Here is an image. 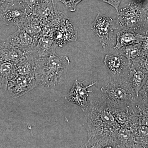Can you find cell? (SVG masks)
Here are the masks:
<instances>
[{
  "mask_svg": "<svg viewBox=\"0 0 148 148\" xmlns=\"http://www.w3.org/2000/svg\"><path fill=\"white\" fill-rule=\"evenodd\" d=\"M83 123L87 132L84 148L114 147L116 137L121 126L110 108L103 100L92 99Z\"/></svg>",
  "mask_w": 148,
  "mask_h": 148,
  "instance_id": "1",
  "label": "cell"
},
{
  "mask_svg": "<svg viewBox=\"0 0 148 148\" xmlns=\"http://www.w3.org/2000/svg\"><path fill=\"white\" fill-rule=\"evenodd\" d=\"M70 64L69 57L56 53L46 56L36 57L35 77L38 85L51 88L65 82Z\"/></svg>",
  "mask_w": 148,
  "mask_h": 148,
  "instance_id": "2",
  "label": "cell"
},
{
  "mask_svg": "<svg viewBox=\"0 0 148 148\" xmlns=\"http://www.w3.org/2000/svg\"><path fill=\"white\" fill-rule=\"evenodd\" d=\"M101 90L102 100L110 108H126L137 101L138 96L127 79L110 78Z\"/></svg>",
  "mask_w": 148,
  "mask_h": 148,
  "instance_id": "3",
  "label": "cell"
},
{
  "mask_svg": "<svg viewBox=\"0 0 148 148\" xmlns=\"http://www.w3.org/2000/svg\"><path fill=\"white\" fill-rule=\"evenodd\" d=\"M143 1L137 0L130 2L119 10L117 14L118 21L123 29H130L135 32L144 33L147 23V16L143 8Z\"/></svg>",
  "mask_w": 148,
  "mask_h": 148,
  "instance_id": "4",
  "label": "cell"
},
{
  "mask_svg": "<svg viewBox=\"0 0 148 148\" xmlns=\"http://www.w3.org/2000/svg\"><path fill=\"white\" fill-rule=\"evenodd\" d=\"M91 27L103 48L113 46L117 31L112 18L98 13Z\"/></svg>",
  "mask_w": 148,
  "mask_h": 148,
  "instance_id": "5",
  "label": "cell"
},
{
  "mask_svg": "<svg viewBox=\"0 0 148 148\" xmlns=\"http://www.w3.org/2000/svg\"><path fill=\"white\" fill-rule=\"evenodd\" d=\"M28 13L18 0H14L0 6V22L5 25H13L21 28Z\"/></svg>",
  "mask_w": 148,
  "mask_h": 148,
  "instance_id": "6",
  "label": "cell"
},
{
  "mask_svg": "<svg viewBox=\"0 0 148 148\" xmlns=\"http://www.w3.org/2000/svg\"><path fill=\"white\" fill-rule=\"evenodd\" d=\"M37 85L35 75L18 74L9 82L7 89L11 96L17 98L25 95Z\"/></svg>",
  "mask_w": 148,
  "mask_h": 148,
  "instance_id": "7",
  "label": "cell"
},
{
  "mask_svg": "<svg viewBox=\"0 0 148 148\" xmlns=\"http://www.w3.org/2000/svg\"><path fill=\"white\" fill-rule=\"evenodd\" d=\"M104 64L113 79H127L129 73L128 60L119 54H106Z\"/></svg>",
  "mask_w": 148,
  "mask_h": 148,
  "instance_id": "8",
  "label": "cell"
},
{
  "mask_svg": "<svg viewBox=\"0 0 148 148\" xmlns=\"http://www.w3.org/2000/svg\"><path fill=\"white\" fill-rule=\"evenodd\" d=\"M84 82L85 80H75L65 98L68 102L76 104L83 112H85L87 110L88 107L87 101V98L89 96L88 93L92 92L91 90H88L87 89L96 84L97 82L92 83L85 86L83 85Z\"/></svg>",
  "mask_w": 148,
  "mask_h": 148,
  "instance_id": "9",
  "label": "cell"
},
{
  "mask_svg": "<svg viewBox=\"0 0 148 148\" xmlns=\"http://www.w3.org/2000/svg\"><path fill=\"white\" fill-rule=\"evenodd\" d=\"M37 40L35 39L24 29L18 30L8 37L7 41L24 53L35 52Z\"/></svg>",
  "mask_w": 148,
  "mask_h": 148,
  "instance_id": "10",
  "label": "cell"
},
{
  "mask_svg": "<svg viewBox=\"0 0 148 148\" xmlns=\"http://www.w3.org/2000/svg\"><path fill=\"white\" fill-rule=\"evenodd\" d=\"M77 27L74 25L69 18L65 16L59 23L56 32V43L61 47L67 43L76 41L77 39Z\"/></svg>",
  "mask_w": 148,
  "mask_h": 148,
  "instance_id": "11",
  "label": "cell"
},
{
  "mask_svg": "<svg viewBox=\"0 0 148 148\" xmlns=\"http://www.w3.org/2000/svg\"><path fill=\"white\" fill-rule=\"evenodd\" d=\"M128 64L129 73L127 81L138 97L139 91L148 79V71L131 61H128Z\"/></svg>",
  "mask_w": 148,
  "mask_h": 148,
  "instance_id": "12",
  "label": "cell"
},
{
  "mask_svg": "<svg viewBox=\"0 0 148 148\" xmlns=\"http://www.w3.org/2000/svg\"><path fill=\"white\" fill-rule=\"evenodd\" d=\"M145 38V35L136 33L133 30L123 29L117 32L116 44L114 49L117 50L125 46L142 42Z\"/></svg>",
  "mask_w": 148,
  "mask_h": 148,
  "instance_id": "13",
  "label": "cell"
},
{
  "mask_svg": "<svg viewBox=\"0 0 148 148\" xmlns=\"http://www.w3.org/2000/svg\"><path fill=\"white\" fill-rule=\"evenodd\" d=\"M25 53L8 41L0 43V60L16 64Z\"/></svg>",
  "mask_w": 148,
  "mask_h": 148,
  "instance_id": "14",
  "label": "cell"
},
{
  "mask_svg": "<svg viewBox=\"0 0 148 148\" xmlns=\"http://www.w3.org/2000/svg\"><path fill=\"white\" fill-rule=\"evenodd\" d=\"M58 45L48 36H41L37 40L35 51L38 57L42 58L55 53Z\"/></svg>",
  "mask_w": 148,
  "mask_h": 148,
  "instance_id": "15",
  "label": "cell"
},
{
  "mask_svg": "<svg viewBox=\"0 0 148 148\" xmlns=\"http://www.w3.org/2000/svg\"><path fill=\"white\" fill-rule=\"evenodd\" d=\"M17 75L15 64L0 60V89L7 90L9 82Z\"/></svg>",
  "mask_w": 148,
  "mask_h": 148,
  "instance_id": "16",
  "label": "cell"
},
{
  "mask_svg": "<svg viewBox=\"0 0 148 148\" xmlns=\"http://www.w3.org/2000/svg\"><path fill=\"white\" fill-rule=\"evenodd\" d=\"M34 52L25 53L21 60L15 64L17 74L24 75H35L36 57L34 55Z\"/></svg>",
  "mask_w": 148,
  "mask_h": 148,
  "instance_id": "17",
  "label": "cell"
},
{
  "mask_svg": "<svg viewBox=\"0 0 148 148\" xmlns=\"http://www.w3.org/2000/svg\"><path fill=\"white\" fill-rule=\"evenodd\" d=\"M20 29H24L35 39L38 40L42 32V27L39 20L33 14H28L27 19Z\"/></svg>",
  "mask_w": 148,
  "mask_h": 148,
  "instance_id": "18",
  "label": "cell"
},
{
  "mask_svg": "<svg viewBox=\"0 0 148 148\" xmlns=\"http://www.w3.org/2000/svg\"><path fill=\"white\" fill-rule=\"evenodd\" d=\"M132 147L148 148V127L139 125L132 130Z\"/></svg>",
  "mask_w": 148,
  "mask_h": 148,
  "instance_id": "19",
  "label": "cell"
},
{
  "mask_svg": "<svg viewBox=\"0 0 148 148\" xmlns=\"http://www.w3.org/2000/svg\"><path fill=\"white\" fill-rule=\"evenodd\" d=\"M142 42L125 46L118 49V54L131 60L141 56Z\"/></svg>",
  "mask_w": 148,
  "mask_h": 148,
  "instance_id": "20",
  "label": "cell"
},
{
  "mask_svg": "<svg viewBox=\"0 0 148 148\" xmlns=\"http://www.w3.org/2000/svg\"><path fill=\"white\" fill-rule=\"evenodd\" d=\"M137 101L141 105L148 108V79L139 91Z\"/></svg>",
  "mask_w": 148,
  "mask_h": 148,
  "instance_id": "21",
  "label": "cell"
},
{
  "mask_svg": "<svg viewBox=\"0 0 148 148\" xmlns=\"http://www.w3.org/2000/svg\"><path fill=\"white\" fill-rule=\"evenodd\" d=\"M141 57H148V36H145V38L142 42Z\"/></svg>",
  "mask_w": 148,
  "mask_h": 148,
  "instance_id": "22",
  "label": "cell"
},
{
  "mask_svg": "<svg viewBox=\"0 0 148 148\" xmlns=\"http://www.w3.org/2000/svg\"><path fill=\"white\" fill-rule=\"evenodd\" d=\"M134 60L140 66L148 71V57H140L134 58Z\"/></svg>",
  "mask_w": 148,
  "mask_h": 148,
  "instance_id": "23",
  "label": "cell"
},
{
  "mask_svg": "<svg viewBox=\"0 0 148 148\" xmlns=\"http://www.w3.org/2000/svg\"><path fill=\"white\" fill-rule=\"evenodd\" d=\"M99 1L107 3L112 6L116 10L117 12H118L119 11V7L122 0H99Z\"/></svg>",
  "mask_w": 148,
  "mask_h": 148,
  "instance_id": "24",
  "label": "cell"
},
{
  "mask_svg": "<svg viewBox=\"0 0 148 148\" xmlns=\"http://www.w3.org/2000/svg\"><path fill=\"white\" fill-rule=\"evenodd\" d=\"M143 8H144V10L145 11L146 16H147V23H146V24L148 23V3L146 5L143 6Z\"/></svg>",
  "mask_w": 148,
  "mask_h": 148,
  "instance_id": "25",
  "label": "cell"
},
{
  "mask_svg": "<svg viewBox=\"0 0 148 148\" xmlns=\"http://www.w3.org/2000/svg\"><path fill=\"white\" fill-rule=\"evenodd\" d=\"M143 34H144V35L148 36V23L145 25Z\"/></svg>",
  "mask_w": 148,
  "mask_h": 148,
  "instance_id": "26",
  "label": "cell"
}]
</instances>
